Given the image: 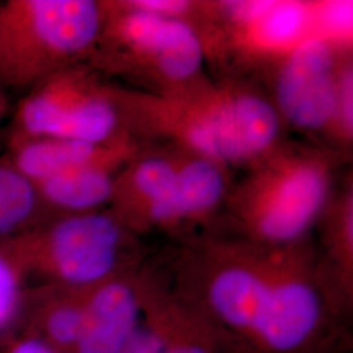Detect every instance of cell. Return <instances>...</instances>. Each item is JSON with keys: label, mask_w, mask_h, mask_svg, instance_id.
Masks as SVG:
<instances>
[{"label": "cell", "mask_w": 353, "mask_h": 353, "mask_svg": "<svg viewBox=\"0 0 353 353\" xmlns=\"http://www.w3.org/2000/svg\"><path fill=\"white\" fill-rule=\"evenodd\" d=\"M87 287L62 285V294L46 316V331L50 341L70 353L74 352L84 326Z\"/></svg>", "instance_id": "9a60e30c"}, {"label": "cell", "mask_w": 353, "mask_h": 353, "mask_svg": "<svg viewBox=\"0 0 353 353\" xmlns=\"http://www.w3.org/2000/svg\"><path fill=\"white\" fill-rule=\"evenodd\" d=\"M11 353H54L46 343L39 341H26L19 344Z\"/></svg>", "instance_id": "d6986e66"}, {"label": "cell", "mask_w": 353, "mask_h": 353, "mask_svg": "<svg viewBox=\"0 0 353 353\" xmlns=\"http://www.w3.org/2000/svg\"><path fill=\"white\" fill-rule=\"evenodd\" d=\"M341 153L327 145L283 141L246 168L224 205L229 234L265 245L310 239L335 190Z\"/></svg>", "instance_id": "3957f363"}, {"label": "cell", "mask_w": 353, "mask_h": 353, "mask_svg": "<svg viewBox=\"0 0 353 353\" xmlns=\"http://www.w3.org/2000/svg\"><path fill=\"white\" fill-rule=\"evenodd\" d=\"M128 161L87 165L33 186L50 217L101 211L109 207L117 176Z\"/></svg>", "instance_id": "4fadbf2b"}, {"label": "cell", "mask_w": 353, "mask_h": 353, "mask_svg": "<svg viewBox=\"0 0 353 353\" xmlns=\"http://www.w3.org/2000/svg\"><path fill=\"white\" fill-rule=\"evenodd\" d=\"M139 325L119 353H254L169 287L152 262L139 271Z\"/></svg>", "instance_id": "ba28073f"}, {"label": "cell", "mask_w": 353, "mask_h": 353, "mask_svg": "<svg viewBox=\"0 0 353 353\" xmlns=\"http://www.w3.org/2000/svg\"><path fill=\"white\" fill-rule=\"evenodd\" d=\"M17 297V279L12 267L0 255V326L10 318Z\"/></svg>", "instance_id": "ac0fdd59"}, {"label": "cell", "mask_w": 353, "mask_h": 353, "mask_svg": "<svg viewBox=\"0 0 353 353\" xmlns=\"http://www.w3.org/2000/svg\"><path fill=\"white\" fill-rule=\"evenodd\" d=\"M143 143L123 140L94 144L55 137H29L8 139L0 164L8 166L32 185L87 165L108 161H128Z\"/></svg>", "instance_id": "30bf717a"}, {"label": "cell", "mask_w": 353, "mask_h": 353, "mask_svg": "<svg viewBox=\"0 0 353 353\" xmlns=\"http://www.w3.org/2000/svg\"><path fill=\"white\" fill-rule=\"evenodd\" d=\"M101 30L87 64L122 77L135 89L161 92L204 77L207 54L188 21L139 7L135 0L102 1Z\"/></svg>", "instance_id": "277c9868"}, {"label": "cell", "mask_w": 353, "mask_h": 353, "mask_svg": "<svg viewBox=\"0 0 353 353\" xmlns=\"http://www.w3.org/2000/svg\"><path fill=\"white\" fill-rule=\"evenodd\" d=\"M140 270L85 288L84 326L72 353H119L125 347L141 314Z\"/></svg>", "instance_id": "8fae6325"}, {"label": "cell", "mask_w": 353, "mask_h": 353, "mask_svg": "<svg viewBox=\"0 0 353 353\" xmlns=\"http://www.w3.org/2000/svg\"><path fill=\"white\" fill-rule=\"evenodd\" d=\"M29 137L94 144L134 140L125 131L115 84L87 63L65 68L26 92L8 139Z\"/></svg>", "instance_id": "52a82bcc"}, {"label": "cell", "mask_w": 353, "mask_h": 353, "mask_svg": "<svg viewBox=\"0 0 353 353\" xmlns=\"http://www.w3.org/2000/svg\"><path fill=\"white\" fill-rule=\"evenodd\" d=\"M51 219L34 186L0 164V240L11 239Z\"/></svg>", "instance_id": "5bb4252c"}, {"label": "cell", "mask_w": 353, "mask_h": 353, "mask_svg": "<svg viewBox=\"0 0 353 353\" xmlns=\"http://www.w3.org/2000/svg\"><path fill=\"white\" fill-rule=\"evenodd\" d=\"M351 49L352 45L310 38L272 64L270 100L284 126L325 139L332 148L338 70L343 54Z\"/></svg>", "instance_id": "9c48e42d"}, {"label": "cell", "mask_w": 353, "mask_h": 353, "mask_svg": "<svg viewBox=\"0 0 353 353\" xmlns=\"http://www.w3.org/2000/svg\"><path fill=\"white\" fill-rule=\"evenodd\" d=\"M115 96L130 138L170 144L229 169L249 168L284 141L270 96L236 79L204 76L161 92L115 84Z\"/></svg>", "instance_id": "7a4b0ae2"}, {"label": "cell", "mask_w": 353, "mask_h": 353, "mask_svg": "<svg viewBox=\"0 0 353 353\" xmlns=\"http://www.w3.org/2000/svg\"><path fill=\"white\" fill-rule=\"evenodd\" d=\"M353 140V59L352 49L341 57L335 96L332 126V148L348 151Z\"/></svg>", "instance_id": "2e32d148"}, {"label": "cell", "mask_w": 353, "mask_h": 353, "mask_svg": "<svg viewBox=\"0 0 353 353\" xmlns=\"http://www.w3.org/2000/svg\"><path fill=\"white\" fill-rule=\"evenodd\" d=\"M7 109V99H6V92L3 85L0 84V119L3 118V115L6 113Z\"/></svg>", "instance_id": "ffe728a7"}, {"label": "cell", "mask_w": 353, "mask_h": 353, "mask_svg": "<svg viewBox=\"0 0 353 353\" xmlns=\"http://www.w3.org/2000/svg\"><path fill=\"white\" fill-rule=\"evenodd\" d=\"M102 1L0 3V84L30 90L65 68L87 63L100 34Z\"/></svg>", "instance_id": "5b68a950"}, {"label": "cell", "mask_w": 353, "mask_h": 353, "mask_svg": "<svg viewBox=\"0 0 353 353\" xmlns=\"http://www.w3.org/2000/svg\"><path fill=\"white\" fill-rule=\"evenodd\" d=\"M321 265L348 312H353V185L352 179L334 190L316 228Z\"/></svg>", "instance_id": "7c38bea8"}, {"label": "cell", "mask_w": 353, "mask_h": 353, "mask_svg": "<svg viewBox=\"0 0 353 353\" xmlns=\"http://www.w3.org/2000/svg\"><path fill=\"white\" fill-rule=\"evenodd\" d=\"M352 1H316V37L352 45Z\"/></svg>", "instance_id": "e0dca14e"}, {"label": "cell", "mask_w": 353, "mask_h": 353, "mask_svg": "<svg viewBox=\"0 0 353 353\" xmlns=\"http://www.w3.org/2000/svg\"><path fill=\"white\" fill-rule=\"evenodd\" d=\"M12 243L11 254L0 252L8 265H34L65 287H87L135 272L150 261L141 237L108 208L51 217Z\"/></svg>", "instance_id": "8992f818"}, {"label": "cell", "mask_w": 353, "mask_h": 353, "mask_svg": "<svg viewBox=\"0 0 353 353\" xmlns=\"http://www.w3.org/2000/svg\"><path fill=\"white\" fill-rule=\"evenodd\" d=\"M169 287L254 353H347L350 313L312 237L265 245L202 232L156 263Z\"/></svg>", "instance_id": "6da1fadb"}]
</instances>
